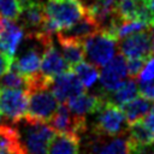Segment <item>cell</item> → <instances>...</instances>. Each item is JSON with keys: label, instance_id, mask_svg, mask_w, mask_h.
Returning a JSON list of instances; mask_svg holds the SVG:
<instances>
[{"label": "cell", "instance_id": "9", "mask_svg": "<svg viewBox=\"0 0 154 154\" xmlns=\"http://www.w3.org/2000/svg\"><path fill=\"white\" fill-rule=\"evenodd\" d=\"M49 89L57 97L58 102L65 103L70 97L84 91V85L73 71H66L54 77L49 84Z\"/></svg>", "mask_w": 154, "mask_h": 154}, {"label": "cell", "instance_id": "6", "mask_svg": "<svg viewBox=\"0 0 154 154\" xmlns=\"http://www.w3.org/2000/svg\"><path fill=\"white\" fill-rule=\"evenodd\" d=\"M28 91L0 87V116L13 123L22 120L26 113Z\"/></svg>", "mask_w": 154, "mask_h": 154}, {"label": "cell", "instance_id": "1", "mask_svg": "<svg viewBox=\"0 0 154 154\" xmlns=\"http://www.w3.org/2000/svg\"><path fill=\"white\" fill-rule=\"evenodd\" d=\"M45 12L43 32L51 35L71 26L85 14L79 0H47Z\"/></svg>", "mask_w": 154, "mask_h": 154}, {"label": "cell", "instance_id": "20", "mask_svg": "<svg viewBox=\"0 0 154 154\" xmlns=\"http://www.w3.org/2000/svg\"><path fill=\"white\" fill-rule=\"evenodd\" d=\"M124 114H125V118H126V122H128V125L136 122V120H140L142 119L150 109H152V103L150 101L144 97V96H136L135 99L130 100L129 102L124 103L120 106Z\"/></svg>", "mask_w": 154, "mask_h": 154}, {"label": "cell", "instance_id": "7", "mask_svg": "<svg viewBox=\"0 0 154 154\" xmlns=\"http://www.w3.org/2000/svg\"><path fill=\"white\" fill-rule=\"evenodd\" d=\"M119 52L129 59L142 58L148 60L153 53L150 32L146 29L123 37L119 42Z\"/></svg>", "mask_w": 154, "mask_h": 154}, {"label": "cell", "instance_id": "28", "mask_svg": "<svg viewBox=\"0 0 154 154\" xmlns=\"http://www.w3.org/2000/svg\"><path fill=\"white\" fill-rule=\"evenodd\" d=\"M141 85L138 88L140 93L142 96L147 97L148 100L154 101V81H149V82H140Z\"/></svg>", "mask_w": 154, "mask_h": 154}, {"label": "cell", "instance_id": "32", "mask_svg": "<svg viewBox=\"0 0 154 154\" xmlns=\"http://www.w3.org/2000/svg\"><path fill=\"white\" fill-rule=\"evenodd\" d=\"M143 2L146 5V7L149 10V12L152 13V17H153V20H154V0H143Z\"/></svg>", "mask_w": 154, "mask_h": 154}, {"label": "cell", "instance_id": "23", "mask_svg": "<svg viewBox=\"0 0 154 154\" xmlns=\"http://www.w3.org/2000/svg\"><path fill=\"white\" fill-rule=\"evenodd\" d=\"M73 67H75V73L77 75L78 79L84 85V88H90L96 83L99 78V72L97 69L94 66V64L91 65L89 63L81 61Z\"/></svg>", "mask_w": 154, "mask_h": 154}, {"label": "cell", "instance_id": "3", "mask_svg": "<svg viewBox=\"0 0 154 154\" xmlns=\"http://www.w3.org/2000/svg\"><path fill=\"white\" fill-rule=\"evenodd\" d=\"M58 107V100L49 89V85L35 87L28 90V106L24 118L47 123L52 119Z\"/></svg>", "mask_w": 154, "mask_h": 154}, {"label": "cell", "instance_id": "29", "mask_svg": "<svg viewBox=\"0 0 154 154\" xmlns=\"http://www.w3.org/2000/svg\"><path fill=\"white\" fill-rule=\"evenodd\" d=\"M129 144V154H154V143L147 146H136Z\"/></svg>", "mask_w": 154, "mask_h": 154}, {"label": "cell", "instance_id": "26", "mask_svg": "<svg viewBox=\"0 0 154 154\" xmlns=\"http://www.w3.org/2000/svg\"><path fill=\"white\" fill-rule=\"evenodd\" d=\"M146 61L147 60L142 59V58H131V59H129V61H126L128 75L130 76V78H137L138 77Z\"/></svg>", "mask_w": 154, "mask_h": 154}, {"label": "cell", "instance_id": "4", "mask_svg": "<svg viewBox=\"0 0 154 154\" xmlns=\"http://www.w3.org/2000/svg\"><path fill=\"white\" fill-rule=\"evenodd\" d=\"M96 113L94 132L106 136H119L128 130L129 125L122 107L108 99Z\"/></svg>", "mask_w": 154, "mask_h": 154}, {"label": "cell", "instance_id": "10", "mask_svg": "<svg viewBox=\"0 0 154 154\" xmlns=\"http://www.w3.org/2000/svg\"><path fill=\"white\" fill-rule=\"evenodd\" d=\"M18 20H20L22 28H25L28 37H32L38 32H43V25L46 20L45 4L38 0H31L23 7Z\"/></svg>", "mask_w": 154, "mask_h": 154}, {"label": "cell", "instance_id": "31", "mask_svg": "<svg viewBox=\"0 0 154 154\" xmlns=\"http://www.w3.org/2000/svg\"><path fill=\"white\" fill-rule=\"evenodd\" d=\"M143 123L147 125V128L154 134V112H150L144 119H143Z\"/></svg>", "mask_w": 154, "mask_h": 154}, {"label": "cell", "instance_id": "17", "mask_svg": "<svg viewBox=\"0 0 154 154\" xmlns=\"http://www.w3.org/2000/svg\"><path fill=\"white\" fill-rule=\"evenodd\" d=\"M12 65L16 67L18 72H20L25 77H30L40 72V66H41V58L38 51L35 48H29L28 51L23 52L19 57L13 60Z\"/></svg>", "mask_w": 154, "mask_h": 154}, {"label": "cell", "instance_id": "15", "mask_svg": "<svg viewBox=\"0 0 154 154\" xmlns=\"http://www.w3.org/2000/svg\"><path fill=\"white\" fill-rule=\"evenodd\" d=\"M99 30H100V26L95 22V19H93L88 14H84L78 22H76L75 24H72L71 26H69L66 29L58 31L57 34L63 36V37H69V38L83 41L84 38H87L88 36L93 35L94 32H96Z\"/></svg>", "mask_w": 154, "mask_h": 154}, {"label": "cell", "instance_id": "16", "mask_svg": "<svg viewBox=\"0 0 154 154\" xmlns=\"http://www.w3.org/2000/svg\"><path fill=\"white\" fill-rule=\"evenodd\" d=\"M48 154H79V136L67 132H55L51 141Z\"/></svg>", "mask_w": 154, "mask_h": 154}, {"label": "cell", "instance_id": "19", "mask_svg": "<svg viewBox=\"0 0 154 154\" xmlns=\"http://www.w3.org/2000/svg\"><path fill=\"white\" fill-rule=\"evenodd\" d=\"M58 41L61 47L64 58L70 66L73 67L75 65H77L78 63L84 60L85 52H84V47H83V41L63 37L60 35H58Z\"/></svg>", "mask_w": 154, "mask_h": 154}, {"label": "cell", "instance_id": "34", "mask_svg": "<svg viewBox=\"0 0 154 154\" xmlns=\"http://www.w3.org/2000/svg\"><path fill=\"white\" fill-rule=\"evenodd\" d=\"M152 46H153V53H154V29L152 31Z\"/></svg>", "mask_w": 154, "mask_h": 154}, {"label": "cell", "instance_id": "2", "mask_svg": "<svg viewBox=\"0 0 154 154\" xmlns=\"http://www.w3.org/2000/svg\"><path fill=\"white\" fill-rule=\"evenodd\" d=\"M19 124V140L25 154H48V148L55 131L46 123L23 118Z\"/></svg>", "mask_w": 154, "mask_h": 154}, {"label": "cell", "instance_id": "30", "mask_svg": "<svg viewBox=\"0 0 154 154\" xmlns=\"http://www.w3.org/2000/svg\"><path fill=\"white\" fill-rule=\"evenodd\" d=\"M13 60H14V57H11L6 53L0 52V78L5 72H7L10 70Z\"/></svg>", "mask_w": 154, "mask_h": 154}, {"label": "cell", "instance_id": "35", "mask_svg": "<svg viewBox=\"0 0 154 154\" xmlns=\"http://www.w3.org/2000/svg\"><path fill=\"white\" fill-rule=\"evenodd\" d=\"M150 112H154V106L152 107V109H150Z\"/></svg>", "mask_w": 154, "mask_h": 154}, {"label": "cell", "instance_id": "8", "mask_svg": "<svg viewBox=\"0 0 154 154\" xmlns=\"http://www.w3.org/2000/svg\"><path fill=\"white\" fill-rule=\"evenodd\" d=\"M126 75V60L125 57L119 53L103 65L99 75L100 84L106 91H113L125 81Z\"/></svg>", "mask_w": 154, "mask_h": 154}, {"label": "cell", "instance_id": "14", "mask_svg": "<svg viewBox=\"0 0 154 154\" xmlns=\"http://www.w3.org/2000/svg\"><path fill=\"white\" fill-rule=\"evenodd\" d=\"M70 70V65L61 57L59 51L55 48L54 43L51 42L45 46L43 57L41 60L40 72L48 79H53L60 73H64Z\"/></svg>", "mask_w": 154, "mask_h": 154}, {"label": "cell", "instance_id": "22", "mask_svg": "<svg viewBox=\"0 0 154 154\" xmlns=\"http://www.w3.org/2000/svg\"><path fill=\"white\" fill-rule=\"evenodd\" d=\"M111 93H112L111 99H108V100L118 106H122L137 96L138 87H137L135 78H130V79H125L116 90H113Z\"/></svg>", "mask_w": 154, "mask_h": 154}, {"label": "cell", "instance_id": "24", "mask_svg": "<svg viewBox=\"0 0 154 154\" xmlns=\"http://www.w3.org/2000/svg\"><path fill=\"white\" fill-rule=\"evenodd\" d=\"M0 87L4 88H13V89H28V79L20 72L16 70L12 65L7 72H5L0 78Z\"/></svg>", "mask_w": 154, "mask_h": 154}, {"label": "cell", "instance_id": "11", "mask_svg": "<svg viewBox=\"0 0 154 154\" xmlns=\"http://www.w3.org/2000/svg\"><path fill=\"white\" fill-rule=\"evenodd\" d=\"M24 29L12 19L0 17V52L14 57L24 38Z\"/></svg>", "mask_w": 154, "mask_h": 154}, {"label": "cell", "instance_id": "27", "mask_svg": "<svg viewBox=\"0 0 154 154\" xmlns=\"http://www.w3.org/2000/svg\"><path fill=\"white\" fill-rule=\"evenodd\" d=\"M137 78L140 79V82H149L154 79V58L147 60Z\"/></svg>", "mask_w": 154, "mask_h": 154}, {"label": "cell", "instance_id": "18", "mask_svg": "<svg viewBox=\"0 0 154 154\" xmlns=\"http://www.w3.org/2000/svg\"><path fill=\"white\" fill-rule=\"evenodd\" d=\"M0 154H25L16 128L0 124Z\"/></svg>", "mask_w": 154, "mask_h": 154}, {"label": "cell", "instance_id": "5", "mask_svg": "<svg viewBox=\"0 0 154 154\" xmlns=\"http://www.w3.org/2000/svg\"><path fill=\"white\" fill-rule=\"evenodd\" d=\"M117 40L105 30H99L83 40L84 52L89 60L96 66L107 64L116 53Z\"/></svg>", "mask_w": 154, "mask_h": 154}, {"label": "cell", "instance_id": "13", "mask_svg": "<svg viewBox=\"0 0 154 154\" xmlns=\"http://www.w3.org/2000/svg\"><path fill=\"white\" fill-rule=\"evenodd\" d=\"M106 100L107 96L102 94H88L83 91L76 96L70 97L65 103L67 105L72 114L78 117H85L87 114L96 113L106 102Z\"/></svg>", "mask_w": 154, "mask_h": 154}, {"label": "cell", "instance_id": "21", "mask_svg": "<svg viewBox=\"0 0 154 154\" xmlns=\"http://www.w3.org/2000/svg\"><path fill=\"white\" fill-rule=\"evenodd\" d=\"M129 138L128 142L130 144L136 146H147L154 143V134L147 128L142 119L136 120L128 126Z\"/></svg>", "mask_w": 154, "mask_h": 154}, {"label": "cell", "instance_id": "25", "mask_svg": "<svg viewBox=\"0 0 154 154\" xmlns=\"http://www.w3.org/2000/svg\"><path fill=\"white\" fill-rule=\"evenodd\" d=\"M23 11L19 0H0V14L4 18L17 20Z\"/></svg>", "mask_w": 154, "mask_h": 154}, {"label": "cell", "instance_id": "12", "mask_svg": "<svg viewBox=\"0 0 154 154\" xmlns=\"http://www.w3.org/2000/svg\"><path fill=\"white\" fill-rule=\"evenodd\" d=\"M88 154H129L128 140L122 135L106 136L94 132Z\"/></svg>", "mask_w": 154, "mask_h": 154}, {"label": "cell", "instance_id": "33", "mask_svg": "<svg viewBox=\"0 0 154 154\" xmlns=\"http://www.w3.org/2000/svg\"><path fill=\"white\" fill-rule=\"evenodd\" d=\"M19 1H20V4H22V6L24 7V6H25L26 4H29V2L31 1V0H19Z\"/></svg>", "mask_w": 154, "mask_h": 154}]
</instances>
